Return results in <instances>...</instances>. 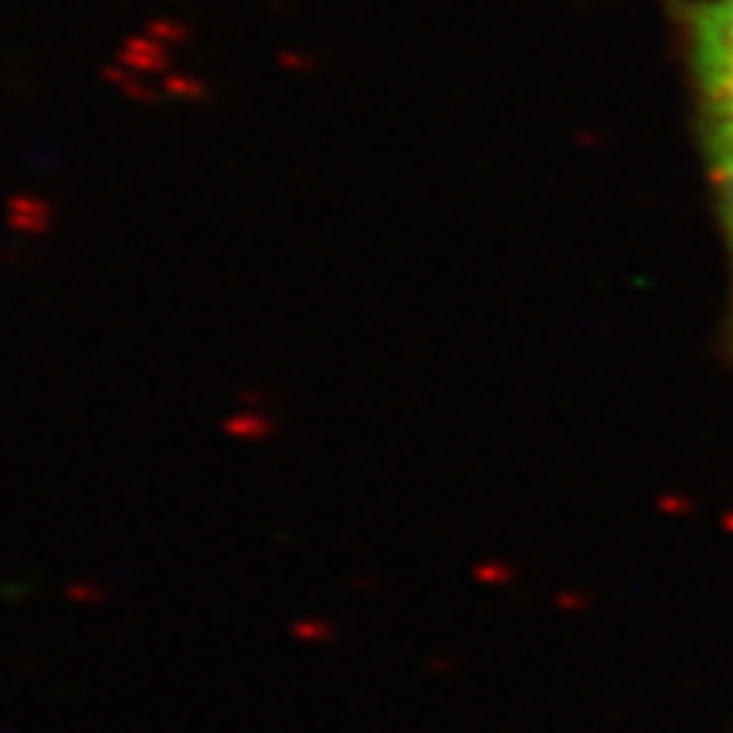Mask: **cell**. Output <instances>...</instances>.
Wrapping results in <instances>:
<instances>
[{"instance_id":"6da1fadb","label":"cell","mask_w":733,"mask_h":733,"mask_svg":"<svg viewBox=\"0 0 733 733\" xmlns=\"http://www.w3.org/2000/svg\"><path fill=\"white\" fill-rule=\"evenodd\" d=\"M689 65L703 112L706 167L730 248L733 275V0H703L686 21ZM733 340V316H730Z\"/></svg>"}]
</instances>
